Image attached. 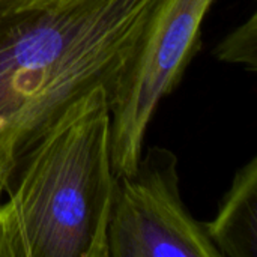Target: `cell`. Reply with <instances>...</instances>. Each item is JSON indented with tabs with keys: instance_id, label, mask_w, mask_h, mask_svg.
<instances>
[{
	"instance_id": "7",
	"label": "cell",
	"mask_w": 257,
	"mask_h": 257,
	"mask_svg": "<svg viewBox=\"0 0 257 257\" xmlns=\"http://www.w3.org/2000/svg\"><path fill=\"white\" fill-rule=\"evenodd\" d=\"M56 2H60V0H0V8L23 9V8H30V6L50 5V3H56Z\"/></svg>"
},
{
	"instance_id": "1",
	"label": "cell",
	"mask_w": 257,
	"mask_h": 257,
	"mask_svg": "<svg viewBox=\"0 0 257 257\" xmlns=\"http://www.w3.org/2000/svg\"><path fill=\"white\" fill-rule=\"evenodd\" d=\"M167 0H60L0 8V164L77 99L102 87L110 105Z\"/></svg>"
},
{
	"instance_id": "5",
	"label": "cell",
	"mask_w": 257,
	"mask_h": 257,
	"mask_svg": "<svg viewBox=\"0 0 257 257\" xmlns=\"http://www.w3.org/2000/svg\"><path fill=\"white\" fill-rule=\"evenodd\" d=\"M205 230L226 257H257V160L242 166Z\"/></svg>"
},
{
	"instance_id": "4",
	"label": "cell",
	"mask_w": 257,
	"mask_h": 257,
	"mask_svg": "<svg viewBox=\"0 0 257 257\" xmlns=\"http://www.w3.org/2000/svg\"><path fill=\"white\" fill-rule=\"evenodd\" d=\"M214 0H167L116 99L111 102V161L116 175L134 172L160 101L182 78L200 44Z\"/></svg>"
},
{
	"instance_id": "6",
	"label": "cell",
	"mask_w": 257,
	"mask_h": 257,
	"mask_svg": "<svg viewBox=\"0 0 257 257\" xmlns=\"http://www.w3.org/2000/svg\"><path fill=\"white\" fill-rule=\"evenodd\" d=\"M257 15L253 14L244 24L235 27L215 48L218 60L244 65L253 71L257 66Z\"/></svg>"
},
{
	"instance_id": "3",
	"label": "cell",
	"mask_w": 257,
	"mask_h": 257,
	"mask_svg": "<svg viewBox=\"0 0 257 257\" xmlns=\"http://www.w3.org/2000/svg\"><path fill=\"white\" fill-rule=\"evenodd\" d=\"M108 257H221L179 191L178 158L160 146L116 175L107 227Z\"/></svg>"
},
{
	"instance_id": "8",
	"label": "cell",
	"mask_w": 257,
	"mask_h": 257,
	"mask_svg": "<svg viewBox=\"0 0 257 257\" xmlns=\"http://www.w3.org/2000/svg\"><path fill=\"white\" fill-rule=\"evenodd\" d=\"M9 167L8 164H0V199H2V193H3V185H5V179H6V175L9 172Z\"/></svg>"
},
{
	"instance_id": "2",
	"label": "cell",
	"mask_w": 257,
	"mask_h": 257,
	"mask_svg": "<svg viewBox=\"0 0 257 257\" xmlns=\"http://www.w3.org/2000/svg\"><path fill=\"white\" fill-rule=\"evenodd\" d=\"M114 179L110 96L96 87L12 161L0 199V257H108Z\"/></svg>"
}]
</instances>
